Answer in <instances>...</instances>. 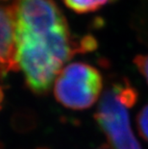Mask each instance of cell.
I'll use <instances>...</instances> for the list:
<instances>
[{"mask_svg": "<svg viewBox=\"0 0 148 149\" xmlns=\"http://www.w3.org/2000/svg\"><path fill=\"white\" fill-rule=\"evenodd\" d=\"M17 69L15 24L12 8L0 5V78Z\"/></svg>", "mask_w": 148, "mask_h": 149, "instance_id": "4", "label": "cell"}, {"mask_svg": "<svg viewBox=\"0 0 148 149\" xmlns=\"http://www.w3.org/2000/svg\"><path fill=\"white\" fill-rule=\"evenodd\" d=\"M115 88L117 93V97L122 105L126 108H131L136 104L138 100V93L136 90L130 87H121L120 85L115 86Z\"/></svg>", "mask_w": 148, "mask_h": 149, "instance_id": "6", "label": "cell"}, {"mask_svg": "<svg viewBox=\"0 0 148 149\" xmlns=\"http://www.w3.org/2000/svg\"><path fill=\"white\" fill-rule=\"evenodd\" d=\"M95 119L115 149H141L131 130L126 107L119 101L115 87L102 96Z\"/></svg>", "mask_w": 148, "mask_h": 149, "instance_id": "3", "label": "cell"}, {"mask_svg": "<svg viewBox=\"0 0 148 149\" xmlns=\"http://www.w3.org/2000/svg\"><path fill=\"white\" fill-rule=\"evenodd\" d=\"M15 61L33 93H47L65 65L83 52L54 0H15Z\"/></svg>", "mask_w": 148, "mask_h": 149, "instance_id": "1", "label": "cell"}, {"mask_svg": "<svg viewBox=\"0 0 148 149\" xmlns=\"http://www.w3.org/2000/svg\"><path fill=\"white\" fill-rule=\"evenodd\" d=\"M134 63L148 82V55H138L135 57Z\"/></svg>", "mask_w": 148, "mask_h": 149, "instance_id": "8", "label": "cell"}, {"mask_svg": "<svg viewBox=\"0 0 148 149\" xmlns=\"http://www.w3.org/2000/svg\"><path fill=\"white\" fill-rule=\"evenodd\" d=\"M138 124L141 136L148 141V105L140 111L138 116Z\"/></svg>", "mask_w": 148, "mask_h": 149, "instance_id": "7", "label": "cell"}, {"mask_svg": "<svg viewBox=\"0 0 148 149\" xmlns=\"http://www.w3.org/2000/svg\"><path fill=\"white\" fill-rule=\"evenodd\" d=\"M54 94L63 106L85 110L96 102L103 88L100 72L86 63H72L62 69L54 82Z\"/></svg>", "mask_w": 148, "mask_h": 149, "instance_id": "2", "label": "cell"}, {"mask_svg": "<svg viewBox=\"0 0 148 149\" xmlns=\"http://www.w3.org/2000/svg\"><path fill=\"white\" fill-rule=\"evenodd\" d=\"M39 149H44V148H39Z\"/></svg>", "mask_w": 148, "mask_h": 149, "instance_id": "9", "label": "cell"}, {"mask_svg": "<svg viewBox=\"0 0 148 149\" xmlns=\"http://www.w3.org/2000/svg\"><path fill=\"white\" fill-rule=\"evenodd\" d=\"M70 10L78 14H86L98 10L114 0H63Z\"/></svg>", "mask_w": 148, "mask_h": 149, "instance_id": "5", "label": "cell"}]
</instances>
